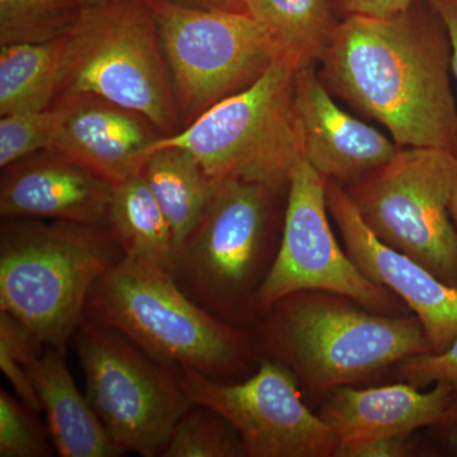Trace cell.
I'll use <instances>...</instances> for the list:
<instances>
[{
  "mask_svg": "<svg viewBox=\"0 0 457 457\" xmlns=\"http://www.w3.org/2000/svg\"><path fill=\"white\" fill-rule=\"evenodd\" d=\"M319 62L330 93L380 122L396 145L457 154L451 42L433 9L429 16L413 8L392 17L347 16Z\"/></svg>",
  "mask_w": 457,
  "mask_h": 457,
  "instance_id": "cell-1",
  "label": "cell"
},
{
  "mask_svg": "<svg viewBox=\"0 0 457 457\" xmlns=\"http://www.w3.org/2000/svg\"><path fill=\"white\" fill-rule=\"evenodd\" d=\"M125 257L106 227L5 219L0 231V312L45 345L64 347L84 320L97 279Z\"/></svg>",
  "mask_w": 457,
  "mask_h": 457,
  "instance_id": "cell-2",
  "label": "cell"
},
{
  "mask_svg": "<svg viewBox=\"0 0 457 457\" xmlns=\"http://www.w3.org/2000/svg\"><path fill=\"white\" fill-rule=\"evenodd\" d=\"M84 318L121 333L167 368L213 380L243 371L252 357L243 330L189 299L168 270L129 257L97 279Z\"/></svg>",
  "mask_w": 457,
  "mask_h": 457,
  "instance_id": "cell-3",
  "label": "cell"
},
{
  "mask_svg": "<svg viewBox=\"0 0 457 457\" xmlns=\"http://www.w3.org/2000/svg\"><path fill=\"white\" fill-rule=\"evenodd\" d=\"M300 69L293 57L278 56L251 86L216 102L185 130L159 137L153 153L179 147L215 182L284 188L303 158L294 108Z\"/></svg>",
  "mask_w": 457,
  "mask_h": 457,
  "instance_id": "cell-4",
  "label": "cell"
},
{
  "mask_svg": "<svg viewBox=\"0 0 457 457\" xmlns=\"http://www.w3.org/2000/svg\"><path fill=\"white\" fill-rule=\"evenodd\" d=\"M150 0L82 7L62 37V84L69 96H96L173 134L176 107Z\"/></svg>",
  "mask_w": 457,
  "mask_h": 457,
  "instance_id": "cell-5",
  "label": "cell"
},
{
  "mask_svg": "<svg viewBox=\"0 0 457 457\" xmlns=\"http://www.w3.org/2000/svg\"><path fill=\"white\" fill-rule=\"evenodd\" d=\"M276 191L240 179L218 182L203 218L176 249L170 275L204 311L231 324L252 321L272 266L270 200Z\"/></svg>",
  "mask_w": 457,
  "mask_h": 457,
  "instance_id": "cell-6",
  "label": "cell"
},
{
  "mask_svg": "<svg viewBox=\"0 0 457 457\" xmlns=\"http://www.w3.org/2000/svg\"><path fill=\"white\" fill-rule=\"evenodd\" d=\"M262 337L321 389H337L432 352L418 318L385 317L329 302L286 297L269 312ZM266 314V312H264Z\"/></svg>",
  "mask_w": 457,
  "mask_h": 457,
  "instance_id": "cell-7",
  "label": "cell"
},
{
  "mask_svg": "<svg viewBox=\"0 0 457 457\" xmlns=\"http://www.w3.org/2000/svg\"><path fill=\"white\" fill-rule=\"evenodd\" d=\"M456 189V153L400 147L348 194L384 245L457 287V231L450 213Z\"/></svg>",
  "mask_w": 457,
  "mask_h": 457,
  "instance_id": "cell-8",
  "label": "cell"
},
{
  "mask_svg": "<svg viewBox=\"0 0 457 457\" xmlns=\"http://www.w3.org/2000/svg\"><path fill=\"white\" fill-rule=\"evenodd\" d=\"M90 404L122 455L161 456L194 403L167 366L112 328L84 318L73 336Z\"/></svg>",
  "mask_w": 457,
  "mask_h": 457,
  "instance_id": "cell-9",
  "label": "cell"
},
{
  "mask_svg": "<svg viewBox=\"0 0 457 457\" xmlns=\"http://www.w3.org/2000/svg\"><path fill=\"white\" fill-rule=\"evenodd\" d=\"M170 64L174 97L186 113H203L251 86L279 53L249 12L207 11L150 0Z\"/></svg>",
  "mask_w": 457,
  "mask_h": 457,
  "instance_id": "cell-10",
  "label": "cell"
},
{
  "mask_svg": "<svg viewBox=\"0 0 457 457\" xmlns=\"http://www.w3.org/2000/svg\"><path fill=\"white\" fill-rule=\"evenodd\" d=\"M327 182L305 159L297 162L281 245L255 296L257 314L306 291L338 294L371 311L392 308L393 291L369 278L337 242L328 219Z\"/></svg>",
  "mask_w": 457,
  "mask_h": 457,
  "instance_id": "cell-11",
  "label": "cell"
},
{
  "mask_svg": "<svg viewBox=\"0 0 457 457\" xmlns=\"http://www.w3.org/2000/svg\"><path fill=\"white\" fill-rule=\"evenodd\" d=\"M195 404L220 413L236 428L245 456H335L338 438L303 404L296 376L279 361L262 360L240 383L213 380L196 370L170 368Z\"/></svg>",
  "mask_w": 457,
  "mask_h": 457,
  "instance_id": "cell-12",
  "label": "cell"
},
{
  "mask_svg": "<svg viewBox=\"0 0 457 457\" xmlns=\"http://www.w3.org/2000/svg\"><path fill=\"white\" fill-rule=\"evenodd\" d=\"M327 204L351 260L416 312L432 352L449 348L457 339V287L384 245L361 218L348 191L335 180L327 182Z\"/></svg>",
  "mask_w": 457,
  "mask_h": 457,
  "instance_id": "cell-13",
  "label": "cell"
},
{
  "mask_svg": "<svg viewBox=\"0 0 457 457\" xmlns=\"http://www.w3.org/2000/svg\"><path fill=\"white\" fill-rule=\"evenodd\" d=\"M294 108L303 158L328 180H359L392 161L400 149L343 111L315 64L297 71Z\"/></svg>",
  "mask_w": 457,
  "mask_h": 457,
  "instance_id": "cell-14",
  "label": "cell"
},
{
  "mask_svg": "<svg viewBox=\"0 0 457 457\" xmlns=\"http://www.w3.org/2000/svg\"><path fill=\"white\" fill-rule=\"evenodd\" d=\"M54 108L49 152L86 165L113 185L141 173L159 139L145 117L96 96H69Z\"/></svg>",
  "mask_w": 457,
  "mask_h": 457,
  "instance_id": "cell-15",
  "label": "cell"
},
{
  "mask_svg": "<svg viewBox=\"0 0 457 457\" xmlns=\"http://www.w3.org/2000/svg\"><path fill=\"white\" fill-rule=\"evenodd\" d=\"M0 185L4 219H32L106 227L113 183L55 152L5 168Z\"/></svg>",
  "mask_w": 457,
  "mask_h": 457,
  "instance_id": "cell-16",
  "label": "cell"
},
{
  "mask_svg": "<svg viewBox=\"0 0 457 457\" xmlns=\"http://www.w3.org/2000/svg\"><path fill=\"white\" fill-rule=\"evenodd\" d=\"M455 390L445 383L429 392L414 385L335 389L321 418L332 427L339 442L368 438H407L411 433L442 422ZM338 446V445H337Z\"/></svg>",
  "mask_w": 457,
  "mask_h": 457,
  "instance_id": "cell-17",
  "label": "cell"
},
{
  "mask_svg": "<svg viewBox=\"0 0 457 457\" xmlns=\"http://www.w3.org/2000/svg\"><path fill=\"white\" fill-rule=\"evenodd\" d=\"M46 416L54 449L62 457H116L111 440L86 393L80 392L66 362L65 348L45 345L26 368Z\"/></svg>",
  "mask_w": 457,
  "mask_h": 457,
  "instance_id": "cell-18",
  "label": "cell"
},
{
  "mask_svg": "<svg viewBox=\"0 0 457 457\" xmlns=\"http://www.w3.org/2000/svg\"><path fill=\"white\" fill-rule=\"evenodd\" d=\"M106 228L125 257L170 273L176 239L143 171L113 186Z\"/></svg>",
  "mask_w": 457,
  "mask_h": 457,
  "instance_id": "cell-19",
  "label": "cell"
},
{
  "mask_svg": "<svg viewBox=\"0 0 457 457\" xmlns=\"http://www.w3.org/2000/svg\"><path fill=\"white\" fill-rule=\"evenodd\" d=\"M143 176L170 221L179 246L197 227L218 182L179 147L155 150L147 159Z\"/></svg>",
  "mask_w": 457,
  "mask_h": 457,
  "instance_id": "cell-20",
  "label": "cell"
},
{
  "mask_svg": "<svg viewBox=\"0 0 457 457\" xmlns=\"http://www.w3.org/2000/svg\"><path fill=\"white\" fill-rule=\"evenodd\" d=\"M62 84V37L0 50V114L49 110Z\"/></svg>",
  "mask_w": 457,
  "mask_h": 457,
  "instance_id": "cell-21",
  "label": "cell"
},
{
  "mask_svg": "<svg viewBox=\"0 0 457 457\" xmlns=\"http://www.w3.org/2000/svg\"><path fill=\"white\" fill-rule=\"evenodd\" d=\"M248 12L300 68L320 62L337 26L328 0H248Z\"/></svg>",
  "mask_w": 457,
  "mask_h": 457,
  "instance_id": "cell-22",
  "label": "cell"
},
{
  "mask_svg": "<svg viewBox=\"0 0 457 457\" xmlns=\"http://www.w3.org/2000/svg\"><path fill=\"white\" fill-rule=\"evenodd\" d=\"M78 0H0V44H42L62 37L79 16Z\"/></svg>",
  "mask_w": 457,
  "mask_h": 457,
  "instance_id": "cell-23",
  "label": "cell"
},
{
  "mask_svg": "<svg viewBox=\"0 0 457 457\" xmlns=\"http://www.w3.org/2000/svg\"><path fill=\"white\" fill-rule=\"evenodd\" d=\"M162 457L245 456L242 440L218 411L192 404L177 420Z\"/></svg>",
  "mask_w": 457,
  "mask_h": 457,
  "instance_id": "cell-24",
  "label": "cell"
},
{
  "mask_svg": "<svg viewBox=\"0 0 457 457\" xmlns=\"http://www.w3.org/2000/svg\"><path fill=\"white\" fill-rule=\"evenodd\" d=\"M45 345L16 318L0 312V370L14 394L36 414L42 411L27 366L40 356Z\"/></svg>",
  "mask_w": 457,
  "mask_h": 457,
  "instance_id": "cell-25",
  "label": "cell"
},
{
  "mask_svg": "<svg viewBox=\"0 0 457 457\" xmlns=\"http://www.w3.org/2000/svg\"><path fill=\"white\" fill-rule=\"evenodd\" d=\"M38 414L23 404L16 394L0 389V457H49L53 440Z\"/></svg>",
  "mask_w": 457,
  "mask_h": 457,
  "instance_id": "cell-26",
  "label": "cell"
},
{
  "mask_svg": "<svg viewBox=\"0 0 457 457\" xmlns=\"http://www.w3.org/2000/svg\"><path fill=\"white\" fill-rule=\"evenodd\" d=\"M55 108L36 112L11 113L0 120V167L49 152L55 130Z\"/></svg>",
  "mask_w": 457,
  "mask_h": 457,
  "instance_id": "cell-27",
  "label": "cell"
},
{
  "mask_svg": "<svg viewBox=\"0 0 457 457\" xmlns=\"http://www.w3.org/2000/svg\"><path fill=\"white\" fill-rule=\"evenodd\" d=\"M400 375L414 386L445 383L457 392V339L442 352H429L402 361Z\"/></svg>",
  "mask_w": 457,
  "mask_h": 457,
  "instance_id": "cell-28",
  "label": "cell"
},
{
  "mask_svg": "<svg viewBox=\"0 0 457 457\" xmlns=\"http://www.w3.org/2000/svg\"><path fill=\"white\" fill-rule=\"evenodd\" d=\"M407 438H368L339 442L335 456L341 457H399L407 453Z\"/></svg>",
  "mask_w": 457,
  "mask_h": 457,
  "instance_id": "cell-29",
  "label": "cell"
},
{
  "mask_svg": "<svg viewBox=\"0 0 457 457\" xmlns=\"http://www.w3.org/2000/svg\"><path fill=\"white\" fill-rule=\"evenodd\" d=\"M347 16L392 17L413 8L417 0H338Z\"/></svg>",
  "mask_w": 457,
  "mask_h": 457,
  "instance_id": "cell-30",
  "label": "cell"
},
{
  "mask_svg": "<svg viewBox=\"0 0 457 457\" xmlns=\"http://www.w3.org/2000/svg\"><path fill=\"white\" fill-rule=\"evenodd\" d=\"M433 11L441 18L451 42V71L457 82V0H428Z\"/></svg>",
  "mask_w": 457,
  "mask_h": 457,
  "instance_id": "cell-31",
  "label": "cell"
},
{
  "mask_svg": "<svg viewBox=\"0 0 457 457\" xmlns=\"http://www.w3.org/2000/svg\"><path fill=\"white\" fill-rule=\"evenodd\" d=\"M187 7L207 11L248 12V0H170Z\"/></svg>",
  "mask_w": 457,
  "mask_h": 457,
  "instance_id": "cell-32",
  "label": "cell"
},
{
  "mask_svg": "<svg viewBox=\"0 0 457 457\" xmlns=\"http://www.w3.org/2000/svg\"><path fill=\"white\" fill-rule=\"evenodd\" d=\"M437 426L441 427L445 446L457 455V392L453 395L446 416Z\"/></svg>",
  "mask_w": 457,
  "mask_h": 457,
  "instance_id": "cell-33",
  "label": "cell"
},
{
  "mask_svg": "<svg viewBox=\"0 0 457 457\" xmlns=\"http://www.w3.org/2000/svg\"><path fill=\"white\" fill-rule=\"evenodd\" d=\"M450 213L451 218H453V225H455L457 231V189L455 191V194H453V200H451Z\"/></svg>",
  "mask_w": 457,
  "mask_h": 457,
  "instance_id": "cell-34",
  "label": "cell"
},
{
  "mask_svg": "<svg viewBox=\"0 0 457 457\" xmlns=\"http://www.w3.org/2000/svg\"><path fill=\"white\" fill-rule=\"evenodd\" d=\"M82 7H89V5L104 4V3L112 2V0H78Z\"/></svg>",
  "mask_w": 457,
  "mask_h": 457,
  "instance_id": "cell-35",
  "label": "cell"
}]
</instances>
